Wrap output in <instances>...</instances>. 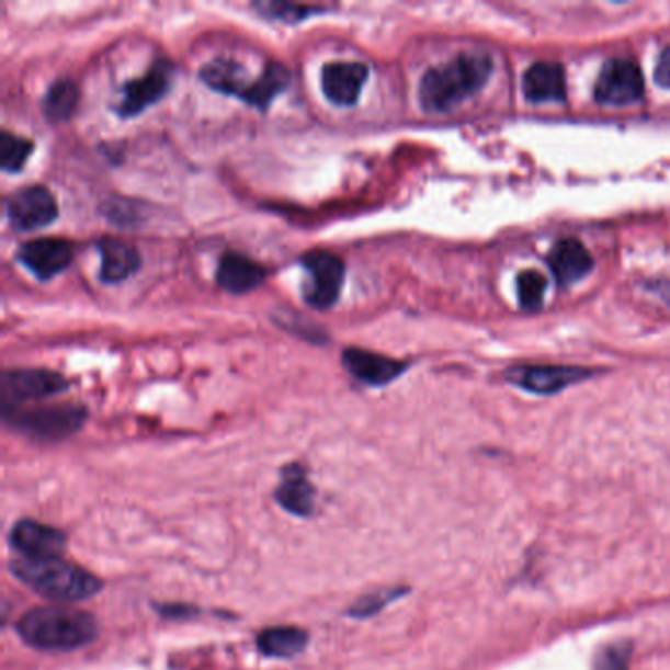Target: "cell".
Instances as JSON below:
<instances>
[{"mask_svg": "<svg viewBox=\"0 0 670 670\" xmlns=\"http://www.w3.org/2000/svg\"><path fill=\"white\" fill-rule=\"evenodd\" d=\"M16 632L32 649L67 652L95 641L99 623L93 615L77 607L42 605L20 617Z\"/></svg>", "mask_w": 670, "mask_h": 670, "instance_id": "cell-1", "label": "cell"}, {"mask_svg": "<svg viewBox=\"0 0 670 670\" xmlns=\"http://www.w3.org/2000/svg\"><path fill=\"white\" fill-rule=\"evenodd\" d=\"M493 64L484 54H461L431 67L419 83V103L427 113H448L488 83Z\"/></svg>", "mask_w": 670, "mask_h": 670, "instance_id": "cell-2", "label": "cell"}, {"mask_svg": "<svg viewBox=\"0 0 670 670\" xmlns=\"http://www.w3.org/2000/svg\"><path fill=\"white\" fill-rule=\"evenodd\" d=\"M10 572L32 592L61 604H77L103 590V582L93 572L66 558H14Z\"/></svg>", "mask_w": 670, "mask_h": 670, "instance_id": "cell-3", "label": "cell"}, {"mask_svg": "<svg viewBox=\"0 0 670 670\" xmlns=\"http://www.w3.org/2000/svg\"><path fill=\"white\" fill-rule=\"evenodd\" d=\"M2 417L19 433L29 434L30 439L56 443L76 434L87 419V409L76 404H57L39 406L32 409L4 407Z\"/></svg>", "mask_w": 670, "mask_h": 670, "instance_id": "cell-4", "label": "cell"}, {"mask_svg": "<svg viewBox=\"0 0 670 670\" xmlns=\"http://www.w3.org/2000/svg\"><path fill=\"white\" fill-rule=\"evenodd\" d=\"M305 282L303 302L317 311H329L339 302L347 268L339 255L327 250H309L302 255Z\"/></svg>", "mask_w": 670, "mask_h": 670, "instance_id": "cell-5", "label": "cell"}, {"mask_svg": "<svg viewBox=\"0 0 670 670\" xmlns=\"http://www.w3.org/2000/svg\"><path fill=\"white\" fill-rule=\"evenodd\" d=\"M69 382L59 372L44 368L7 370L0 379L2 407H20L29 401H39L64 394Z\"/></svg>", "mask_w": 670, "mask_h": 670, "instance_id": "cell-6", "label": "cell"}, {"mask_svg": "<svg viewBox=\"0 0 670 670\" xmlns=\"http://www.w3.org/2000/svg\"><path fill=\"white\" fill-rule=\"evenodd\" d=\"M10 227L19 232H32L48 227L57 215V201L52 191L42 185H29L14 191L4 203Z\"/></svg>", "mask_w": 670, "mask_h": 670, "instance_id": "cell-7", "label": "cell"}, {"mask_svg": "<svg viewBox=\"0 0 670 670\" xmlns=\"http://www.w3.org/2000/svg\"><path fill=\"white\" fill-rule=\"evenodd\" d=\"M173 86V66L168 59H156L154 66L143 77L123 87V99L116 104V114L133 118L144 113L148 106L158 103L170 93Z\"/></svg>", "mask_w": 670, "mask_h": 670, "instance_id": "cell-8", "label": "cell"}, {"mask_svg": "<svg viewBox=\"0 0 670 670\" xmlns=\"http://www.w3.org/2000/svg\"><path fill=\"white\" fill-rule=\"evenodd\" d=\"M645 81L639 66L632 59H610L595 81L594 96L598 103L623 106L639 101Z\"/></svg>", "mask_w": 670, "mask_h": 670, "instance_id": "cell-9", "label": "cell"}, {"mask_svg": "<svg viewBox=\"0 0 670 670\" xmlns=\"http://www.w3.org/2000/svg\"><path fill=\"white\" fill-rule=\"evenodd\" d=\"M16 258L39 282H48L71 264L73 245L64 238H36L20 246Z\"/></svg>", "mask_w": 670, "mask_h": 670, "instance_id": "cell-10", "label": "cell"}, {"mask_svg": "<svg viewBox=\"0 0 670 670\" xmlns=\"http://www.w3.org/2000/svg\"><path fill=\"white\" fill-rule=\"evenodd\" d=\"M9 541L22 558L61 557L67 547V535L61 529L34 520L16 521L10 529Z\"/></svg>", "mask_w": 670, "mask_h": 670, "instance_id": "cell-11", "label": "cell"}, {"mask_svg": "<svg viewBox=\"0 0 670 670\" xmlns=\"http://www.w3.org/2000/svg\"><path fill=\"white\" fill-rule=\"evenodd\" d=\"M370 67L362 61H331L321 71L325 96L334 106H354L368 81Z\"/></svg>", "mask_w": 670, "mask_h": 670, "instance_id": "cell-12", "label": "cell"}, {"mask_svg": "<svg viewBox=\"0 0 670 670\" xmlns=\"http://www.w3.org/2000/svg\"><path fill=\"white\" fill-rule=\"evenodd\" d=\"M590 374V370L576 366H518L508 372V379L531 394L553 396L582 382Z\"/></svg>", "mask_w": 670, "mask_h": 670, "instance_id": "cell-13", "label": "cell"}, {"mask_svg": "<svg viewBox=\"0 0 670 670\" xmlns=\"http://www.w3.org/2000/svg\"><path fill=\"white\" fill-rule=\"evenodd\" d=\"M342 364L354 378L372 387L387 386L407 370L406 362L401 360L387 359L384 354L362 349L344 350Z\"/></svg>", "mask_w": 670, "mask_h": 670, "instance_id": "cell-14", "label": "cell"}, {"mask_svg": "<svg viewBox=\"0 0 670 670\" xmlns=\"http://www.w3.org/2000/svg\"><path fill=\"white\" fill-rule=\"evenodd\" d=\"M523 93L531 103H558L567 99V73L555 61H537L523 77Z\"/></svg>", "mask_w": 670, "mask_h": 670, "instance_id": "cell-15", "label": "cell"}, {"mask_svg": "<svg viewBox=\"0 0 670 670\" xmlns=\"http://www.w3.org/2000/svg\"><path fill=\"white\" fill-rule=\"evenodd\" d=\"M96 248L101 252L99 280L104 284H121L140 270L143 258L130 242L106 237L96 242Z\"/></svg>", "mask_w": 670, "mask_h": 670, "instance_id": "cell-16", "label": "cell"}, {"mask_svg": "<svg viewBox=\"0 0 670 670\" xmlns=\"http://www.w3.org/2000/svg\"><path fill=\"white\" fill-rule=\"evenodd\" d=\"M548 265H550L553 275L557 277L558 284L570 285L592 272L594 260L580 240L563 238L553 246L548 254Z\"/></svg>", "mask_w": 670, "mask_h": 670, "instance_id": "cell-17", "label": "cell"}, {"mask_svg": "<svg viewBox=\"0 0 670 670\" xmlns=\"http://www.w3.org/2000/svg\"><path fill=\"white\" fill-rule=\"evenodd\" d=\"M198 77L205 86L211 87L213 91H217L220 95L237 96L240 101H248V96L252 93L255 79L248 81L250 77L246 73L245 67L232 59H213L207 66L198 71Z\"/></svg>", "mask_w": 670, "mask_h": 670, "instance_id": "cell-18", "label": "cell"}, {"mask_svg": "<svg viewBox=\"0 0 670 670\" xmlns=\"http://www.w3.org/2000/svg\"><path fill=\"white\" fill-rule=\"evenodd\" d=\"M265 270L248 255L227 252L218 260L217 284L232 295L252 292L264 282Z\"/></svg>", "mask_w": 670, "mask_h": 670, "instance_id": "cell-19", "label": "cell"}, {"mask_svg": "<svg viewBox=\"0 0 670 670\" xmlns=\"http://www.w3.org/2000/svg\"><path fill=\"white\" fill-rule=\"evenodd\" d=\"M275 500L287 513L307 518L315 510V488L307 480L302 464H289L282 470V481L275 490Z\"/></svg>", "mask_w": 670, "mask_h": 670, "instance_id": "cell-20", "label": "cell"}, {"mask_svg": "<svg viewBox=\"0 0 670 670\" xmlns=\"http://www.w3.org/2000/svg\"><path fill=\"white\" fill-rule=\"evenodd\" d=\"M258 651L270 657V659H293L302 655L309 645V633L292 625H280V627H268L258 633Z\"/></svg>", "mask_w": 670, "mask_h": 670, "instance_id": "cell-21", "label": "cell"}, {"mask_svg": "<svg viewBox=\"0 0 670 670\" xmlns=\"http://www.w3.org/2000/svg\"><path fill=\"white\" fill-rule=\"evenodd\" d=\"M289 81H292V73L284 64H277V61L265 64L264 71L255 77L252 93L248 96L246 104L265 113L277 99V95H282L285 89L289 87Z\"/></svg>", "mask_w": 670, "mask_h": 670, "instance_id": "cell-22", "label": "cell"}, {"mask_svg": "<svg viewBox=\"0 0 670 670\" xmlns=\"http://www.w3.org/2000/svg\"><path fill=\"white\" fill-rule=\"evenodd\" d=\"M79 104V89L71 79H57L52 83L48 93L44 96V114L49 123H67L77 111Z\"/></svg>", "mask_w": 670, "mask_h": 670, "instance_id": "cell-23", "label": "cell"}, {"mask_svg": "<svg viewBox=\"0 0 670 670\" xmlns=\"http://www.w3.org/2000/svg\"><path fill=\"white\" fill-rule=\"evenodd\" d=\"M32 151H34L32 140L16 136L9 130H2L0 134V170L16 173L24 168Z\"/></svg>", "mask_w": 670, "mask_h": 670, "instance_id": "cell-24", "label": "cell"}, {"mask_svg": "<svg viewBox=\"0 0 670 670\" xmlns=\"http://www.w3.org/2000/svg\"><path fill=\"white\" fill-rule=\"evenodd\" d=\"M262 16L272 20H282L285 24H297L302 20L309 19L313 14L327 12L329 7H315V4H289V2H258L254 4Z\"/></svg>", "mask_w": 670, "mask_h": 670, "instance_id": "cell-25", "label": "cell"}, {"mask_svg": "<svg viewBox=\"0 0 670 670\" xmlns=\"http://www.w3.org/2000/svg\"><path fill=\"white\" fill-rule=\"evenodd\" d=\"M406 592V588H389V590H378V592L362 595V598H359V600L352 604V607L349 610V615L350 617H356V620L372 617V615L382 612L387 604L396 602L397 598H401Z\"/></svg>", "mask_w": 670, "mask_h": 670, "instance_id": "cell-26", "label": "cell"}, {"mask_svg": "<svg viewBox=\"0 0 670 670\" xmlns=\"http://www.w3.org/2000/svg\"><path fill=\"white\" fill-rule=\"evenodd\" d=\"M545 292H547V280L537 270H527L518 277L521 307H525L529 311H535L543 305Z\"/></svg>", "mask_w": 670, "mask_h": 670, "instance_id": "cell-27", "label": "cell"}, {"mask_svg": "<svg viewBox=\"0 0 670 670\" xmlns=\"http://www.w3.org/2000/svg\"><path fill=\"white\" fill-rule=\"evenodd\" d=\"M156 610L168 620H188V617L201 614L197 607L185 604H160L156 605Z\"/></svg>", "mask_w": 670, "mask_h": 670, "instance_id": "cell-28", "label": "cell"}, {"mask_svg": "<svg viewBox=\"0 0 670 670\" xmlns=\"http://www.w3.org/2000/svg\"><path fill=\"white\" fill-rule=\"evenodd\" d=\"M655 81L665 89H670V46L662 49L661 57L655 67Z\"/></svg>", "mask_w": 670, "mask_h": 670, "instance_id": "cell-29", "label": "cell"}, {"mask_svg": "<svg viewBox=\"0 0 670 670\" xmlns=\"http://www.w3.org/2000/svg\"><path fill=\"white\" fill-rule=\"evenodd\" d=\"M598 670H627L625 657H623L622 652L607 651L602 662L598 665Z\"/></svg>", "mask_w": 670, "mask_h": 670, "instance_id": "cell-30", "label": "cell"}]
</instances>
